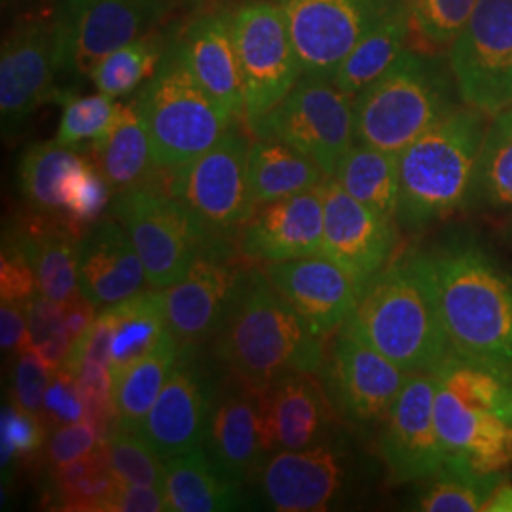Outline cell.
Listing matches in <instances>:
<instances>
[{
    "instance_id": "16",
    "label": "cell",
    "mask_w": 512,
    "mask_h": 512,
    "mask_svg": "<svg viewBox=\"0 0 512 512\" xmlns=\"http://www.w3.org/2000/svg\"><path fill=\"white\" fill-rule=\"evenodd\" d=\"M247 272L228 253L226 239L207 245L188 272L164 289L165 315L173 336L183 346L213 338Z\"/></svg>"
},
{
    "instance_id": "54",
    "label": "cell",
    "mask_w": 512,
    "mask_h": 512,
    "mask_svg": "<svg viewBox=\"0 0 512 512\" xmlns=\"http://www.w3.org/2000/svg\"><path fill=\"white\" fill-rule=\"evenodd\" d=\"M511 238H512V224H511Z\"/></svg>"
},
{
    "instance_id": "20",
    "label": "cell",
    "mask_w": 512,
    "mask_h": 512,
    "mask_svg": "<svg viewBox=\"0 0 512 512\" xmlns=\"http://www.w3.org/2000/svg\"><path fill=\"white\" fill-rule=\"evenodd\" d=\"M192 349L181 348L162 393L135 431L162 459L192 450L207 437L215 391Z\"/></svg>"
},
{
    "instance_id": "48",
    "label": "cell",
    "mask_w": 512,
    "mask_h": 512,
    "mask_svg": "<svg viewBox=\"0 0 512 512\" xmlns=\"http://www.w3.org/2000/svg\"><path fill=\"white\" fill-rule=\"evenodd\" d=\"M38 293L37 275L23 247L12 234L4 232L0 256V298L2 302L27 304Z\"/></svg>"
},
{
    "instance_id": "40",
    "label": "cell",
    "mask_w": 512,
    "mask_h": 512,
    "mask_svg": "<svg viewBox=\"0 0 512 512\" xmlns=\"http://www.w3.org/2000/svg\"><path fill=\"white\" fill-rule=\"evenodd\" d=\"M169 40L171 38L156 33L137 38L99 61L88 78L97 92L109 97L118 99L129 95L156 73Z\"/></svg>"
},
{
    "instance_id": "5",
    "label": "cell",
    "mask_w": 512,
    "mask_h": 512,
    "mask_svg": "<svg viewBox=\"0 0 512 512\" xmlns=\"http://www.w3.org/2000/svg\"><path fill=\"white\" fill-rule=\"evenodd\" d=\"M490 120L461 105L399 154V230L421 234L463 209Z\"/></svg>"
},
{
    "instance_id": "13",
    "label": "cell",
    "mask_w": 512,
    "mask_h": 512,
    "mask_svg": "<svg viewBox=\"0 0 512 512\" xmlns=\"http://www.w3.org/2000/svg\"><path fill=\"white\" fill-rule=\"evenodd\" d=\"M461 101L494 118L512 105V0H478L448 50Z\"/></svg>"
},
{
    "instance_id": "37",
    "label": "cell",
    "mask_w": 512,
    "mask_h": 512,
    "mask_svg": "<svg viewBox=\"0 0 512 512\" xmlns=\"http://www.w3.org/2000/svg\"><path fill=\"white\" fill-rule=\"evenodd\" d=\"M463 209L475 213L512 209V105L490 120Z\"/></svg>"
},
{
    "instance_id": "21",
    "label": "cell",
    "mask_w": 512,
    "mask_h": 512,
    "mask_svg": "<svg viewBox=\"0 0 512 512\" xmlns=\"http://www.w3.org/2000/svg\"><path fill=\"white\" fill-rule=\"evenodd\" d=\"M264 274L319 338L346 325L363 287L325 255L272 262Z\"/></svg>"
},
{
    "instance_id": "8",
    "label": "cell",
    "mask_w": 512,
    "mask_h": 512,
    "mask_svg": "<svg viewBox=\"0 0 512 512\" xmlns=\"http://www.w3.org/2000/svg\"><path fill=\"white\" fill-rule=\"evenodd\" d=\"M249 154L251 141L232 126L198 158L165 173L167 192L183 203L211 238L238 234L256 213Z\"/></svg>"
},
{
    "instance_id": "29",
    "label": "cell",
    "mask_w": 512,
    "mask_h": 512,
    "mask_svg": "<svg viewBox=\"0 0 512 512\" xmlns=\"http://www.w3.org/2000/svg\"><path fill=\"white\" fill-rule=\"evenodd\" d=\"M92 160L107 179L112 194L156 183L162 173L152 156L147 128L135 99L122 103L109 131L90 145Z\"/></svg>"
},
{
    "instance_id": "39",
    "label": "cell",
    "mask_w": 512,
    "mask_h": 512,
    "mask_svg": "<svg viewBox=\"0 0 512 512\" xmlns=\"http://www.w3.org/2000/svg\"><path fill=\"white\" fill-rule=\"evenodd\" d=\"M429 480L416 501L418 511L478 512L505 480V473H478L467 463L446 459L439 473Z\"/></svg>"
},
{
    "instance_id": "11",
    "label": "cell",
    "mask_w": 512,
    "mask_h": 512,
    "mask_svg": "<svg viewBox=\"0 0 512 512\" xmlns=\"http://www.w3.org/2000/svg\"><path fill=\"white\" fill-rule=\"evenodd\" d=\"M232 31L245 92L243 122L251 128L293 90L302 67L287 19L275 2L239 6L232 14Z\"/></svg>"
},
{
    "instance_id": "50",
    "label": "cell",
    "mask_w": 512,
    "mask_h": 512,
    "mask_svg": "<svg viewBox=\"0 0 512 512\" xmlns=\"http://www.w3.org/2000/svg\"><path fill=\"white\" fill-rule=\"evenodd\" d=\"M101 444L97 431L86 420L78 423L61 425L54 429L42 452L38 454V465L57 467L63 463H71L93 452Z\"/></svg>"
},
{
    "instance_id": "51",
    "label": "cell",
    "mask_w": 512,
    "mask_h": 512,
    "mask_svg": "<svg viewBox=\"0 0 512 512\" xmlns=\"http://www.w3.org/2000/svg\"><path fill=\"white\" fill-rule=\"evenodd\" d=\"M164 492L152 486L129 484L118 480V486L110 497L105 512H164Z\"/></svg>"
},
{
    "instance_id": "10",
    "label": "cell",
    "mask_w": 512,
    "mask_h": 512,
    "mask_svg": "<svg viewBox=\"0 0 512 512\" xmlns=\"http://www.w3.org/2000/svg\"><path fill=\"white\" fill-rule=\"evenodd\" d=\"M249 129L256 139H275L310 156L327 177L357 143L353 97L315 74H302L287 97Z\"/></svg>"
},
{
    "instance_id": "19",
    "label": "cell",
    "mask_w": 512,
    "mask_h": 512,
    "mask_svg": "<svg viewBox=\"0 0 512 512\" xmlns=\"http://www.w3.org/2000/svg\"><path fill=\"white\" fill-rule=\"evenodd\" d=\"M323 202L321 255L346 270L365 289L366 283L393 260L399 226L351 198L334 177L323 183Z\"/></svg>"
},
{
    "instance_id": "15",
    "label": "cell",
    "mask_w": 512,
    "mask_h": 512,
    "mask_svg": "<svg viewBox=\"0 0 512 512\" xmlns=\"http://www.w3.org/2000/svg\"><path fill=\"white\" fill-rule=\"evenodd\" d=\"M287 19L302 74L332 78L391 0H274Z\"/></svg>"
},
{
    "instance_id": "32",
    "label": "cell",
    "mask_w": 512,
    "mask_h": 512,
    "mask_svg": "<svg viewBox=\"0 0 512 512\" xmlns=\"http://www.w3.org/2000/svg\"><path fill=\"white\" fill-rule=\"evenodd\" d=\"M103 310L109 317L112 376L156 348L171 330L165 315L164 289L150 287Z\"/></svg>"
},
{
    "instance_id": "25",
    "label": "cell",
    "mask_w": 512,
    "mask_h": 512,
    "mask_svg": "<svg viewBox=\"0 0 512 512\" xmlns=\"http://www.w3.org/2000/svg\"><path fill=\"white\" fill-rule=\"evenodd\" d=\"M260 480L275 511H327L344 488V452L329 440L304 450H281L262 467Z\"/></svg>"
},
{
    "instance_id": "23",
    "label": "cell",
    "mask_w": 512,
    "mask_h": 512,
    "mask_svg": "<svg viewBox=\"0 0 512 512\" xmlns=\"http://www.w3.org/2000/svg\"><path fill=\"white\" fill-rule=\"evenodd\" d=\"M325 202L323 184L260 205L239 232V253L256 262H287L321 255Z\"/></svg>"
},
{
    "instance_id": "17",
    "label": "cell",
    "mask_w": 512,
    "mask_h": 512,
    "mask_svg": "<svg viewBox=\"0 0 512 512\" xmlns=\"http://www.w3.org/2000/svg\"><path fill=\"white\" fill-rule=\"evenodd\" d=\"M59 69L57 33L52 21H27L6 35L0 50V116L2 135L12 137L33 112L57 99Z\"/></svg>"
},
{
    "instance_id": "18",
    "label": "cell",
    "mask_w": 512,
    "mask_h": 512,
    "mask_svg": "<svg viewBox=\"0 0 512 512\" xmlns=\"http://www.w3.org/2000/svg\"><path fill=\"white\" fill-rule=\"evenodd\" d=\"M380 456L393 482L406 484L437 475L446 452L435 423V380L431 372L410 374L382 421Z\"/></svg>"
},
{
    "instance_id": "31",
    "label": "cell",
    "mask_w": 512,
    "mask_h": 512,
    "mask_svg": "<svg viewBox=\"0 0 512 512\" xmlns=\"http://www.w3.org/2000/svg\"><path fill=\"white\" fill-rule=\"evenodd\" d=\"M236 488L202 446L165 459L162 492L169 512L234 511L239 505Z\"/></svg>"
},
{
    "instance_id": "47",
    "label": "cell",
    "mask_w": 512,
    "mask_h": 512,
    "mask_svg": "<svg viewBox=\"0 0 512 512\" xmlns=\"http://www.w3.org/2000/svg\"><path fill=\"white\" fill-rule=\"evenodd\" d=\"M52 370L33 349L21 348L12 368L10 397L19 410L33 414L40 420L46 389L52 380Z\"/></svg>"
},
{
    "instance_id": "3",
    "label": "cell",
    "mask_w": 512,
    "mask_h": 512,
    "mask_svg": "<svg viewBox=\"0 0 512 512\" xmlns=\"http://www.w3.org/2000/svg\"><path fill=\"white\" fill-rule=\"evenodd\" d=\"M215 353L234 376L264 389L291 372L319 374L325 340L277 293L264 270H249L215 334Z\"/></svg>"
},
{
    "instance_id": "1",
    "label": "cell",
    "mask_w": 512,
    "mask_h": 512,
    "mask_svg": "<svg viewBox=\"0 0 512 512\" xmlns=\"http://www.w3.org/2000/svg\"><path fill=\"white\" fill-rule=\"evenodd\" d=\"M425 256L452 353L512 374L511 270L467 234Z\"/></svg>"
},
{
    "instance_id": "41",
    "label": "cell",
    "mask_w": 512,
    "mask_h": 512,
    "mask_svg": "<svg viewBox=\"0 0 512 512\" xmlns=\"http://www.w3.org/2000/svg\"><path fill=\"white\" fill-rule=\"evenodd\" d=\"M412 25L427 52L448 55L467 25L478 0H403Z\"/></svg>"
},
{
    "instance_id": "36",
    "label": "cell",
    "mask_w": 512,
    "mask_h": 512,
    "mask_svg": "<svg viewBox=\"0 0 512 512\" xmlns=\"http://www.w3.org/2000/svg\"><path fill=\"white\" fill-rule=\"evenodd\" d=\"M84 158L80 148L63 147L55 139L27 148L18 167L19 190L27 207L63 222V190Z\"/></svg>"
},
{
    "instance_id": "35",
    "label": "cell",
    "mask_w": 512,
    "mask_h": 512,
    "mask_svg": "<svg viewBox=\"0 0 512 512\" xmlns=\"http://www.w3.org/2000/svg\"><path fill=\"white\" fill-rule=\"evenodd\" d=\"M351 198L397 224L399 156L355 143L332 175Z\"/></svg>"
},
{
    "instance_id": "43",
    "label": "cell",
    "mask_w": 512,
    "mask_h": 512,
    "mask_svg": "<svg viewBox=\"0 0 512 512\" xmlns=\"http://www.w3.org/2000/svg\"><path fill=\"white\" fill-rule=\"evenodd\" d=\"M63 105V116L57 128L55 141L63 147L80 148L82 143L101 139L114 124L122 103L105 93H95L86 97H74L61 93L57 97Z\"/></svg>"
},
{
    "instance_id": "26",
    "label": "cell",
    "mask_w": 512,
    "mask_h": 512,
    "mask_svg": "<svg viewBox=\"0 0 512 512\" xmlns=\"http://www.w3.org/2000/svg\"><path fill=\"white\" fill-rule=\"evenodd\" d=\"M78 285L101 310L147 287L145 264L118 220L101 219L78 239Z\"/></svg>"
},
{
    "instance_id": "27",
    "label": "cell",
    "mask_w": 512,
    "mask_h": 512,
    "mask_svg": "<svg viewBox=\"0 0 512 512\" xmlns=\"http://www.w3.org/2000/svg\"><path fill=\"white\" fill-rule=\"evenodd\" d=\"M184 63L222 109L236 122L245 116V92L232 14H205L175 37Z\"/></svg>"
},
{
    "instance_id": "42",
    "label": "cell",
    "mask_w": 512,
    "mask_h": 512,
    "mask_svg": "<svg viewBox=\"0 0 512 512\" xmlns=\"http://www.w3.org/2000/svg\"><path fill=\"white\" fill-rule=\"evenodd\" d=\"M114 194L92 158H84L63 190V222L76 238L103 219Z\"/></svg>"
},
{
    "instance_id": "4",
    "label": "cell",
    "mask_w": 512,
    "mask_h": 512,
    "mask_svg": "<svg viewBox=\"0 0 512 512\" xmlns=\"http://www.w3.org/2000/svg\"><path fill=\"white\" fill-rule=\"evenodd\" d=\"M431 374L446 459L478 473H505L512 463V374L456 353Z\"/></svg>"
},
{
    "instance_id": "6",
    "label": "cell",
    "mask_w": 512,
    "mask_h": 512,
    "mask_svg": "<svg viewBox=\"0 0 512 512\" xmlns=\"http://www.w3.org/2000/svg\"><path fill=\"white\" fill-rule=\"evenodd\" d=\"M461 105L448 55L408 48L353 97L355 141L399 156Z\"/></svg>"
},
{
    "instance_id": "14",
    "label": "cell",
    "mask_w": 512,
    "mask_h": 512,
    "mask_svg": "<svg viewBox=\"0 0 512 512\" xmlns=\"http://www.w3.org/2000/svg\"><path fill=\"white\" fill-rule=\"evenodd\" d=\"M319 374L338 416L359 427L382 423L410 376L344 329L336 332Z\"/></svg>"
},
{
    "instance_id": "44",
    "label": "cell",
    "mask_w": 512,
    "mask_h": 512,
    "mask_svg": "<svg viewBox=\"0 0 512 512\" xmlns=\"http://www.w3.org/2000/svg\"><path fill=\"white\" fill-rule=\"evenodd\" d=\"M27 321L23 348L33 349L52 372L59 370L74 348L65 325L63 304L37 293L27 304Z\"/></svg>"
},
{
    "instance_id": "49",
    "label": "cell",
    "mask_w": 512,
    "mask_h": 512,
    "mask_svg": "<svg viewBox=\"0 0 512 512\" xmlns=\"http://www.w3.org/2000/svg\"><path fill=\"white\" fill-rule=\"evenodd\" d=\"M40 420L48 431L84 420V401L73 372L59 368L52 374Z\"/></svg>"
},
{
    "instance_id": "52",
    "label": "cell",
    "mask_w": 512,
    "mask_h": 512,
    "mask_svg": "<svg viewBox=\"0 0 512 512\" xmlns=\"http://www.w3.org/2000/svg\"><path fill=\"white\" fill-rule=\"evenodd\" d=\"M29 304V302H27ZM27 304L2 302L0 308V346L6 355H18L27 338Z\"/></svg>"
},
{
    "instance_id": "30",
    "label": "cell",
    "mask_w": 512,
    "mask_h": 512,
    "mask_svg": "<svg viewBox=\"0 0 512 512\" xmlns=\"http://www.w3.org/2000/svg\"><path fill=\"white\" fill-rule=\"evenodd\" d=\"M412 25L403 0H391L384 16L349 52L332 74V82L351 97L363 92L410 48Z\"/></svg>"
},
{
    "instance_id": "2",
    "label": "cell",
    "mask_w": 512,
    "mask_h": 512,
    "mask_svg": "<svg viewBox=\"0 0 512 512\" xmlns=\"http://www.w3.org/2000/svg\"><path fill=\"white\" fill-rule=\"evenodd\" d=\"M342 329L408 374L433 372L452 353L425 253L374 275Z\"/></svg>"
},
{
    "instance_id": "45",
    "label": "cell",
    "mask_w": 512,
    "mask_h": 512,
    "mask_svg": "<svg viewBox=\"0 0 512 512\" xmlns=\"http://www.w3.org/2000/svg\"><path fill=\"white\" fill-rule=\"evenodd\" d=\"M105 458L110 471L122 482L143 484L162 490L164 486V465L160 456L133 431L114 429L103 440Z\"/></svg>"
},
{
    "instance_id": "28",
    "label": "cell",
    "mask_w": 512,
    "mask_h": 512,
    "mask_svg": "<svg viewBox=\"0 0 512 512\" xmlns=\"http://www.w3.org/2000/svg\"><path fill=\"white\" fill-rule=\"evenodd\" d=\"M18 239L37 275L38 293L67 304L80 291L78 238L59 219L42 217L29 209L27 217L8 232Z\"/></svg>"
},
{
    "instance_id": "34",
    "label": "cell",
    "mask_w": 512,
    "mask_h": 512,
    "mask_svg": "<svg viewBox=\"0 0 512 512\" xmlns=\"http://www.w3.org/2000/svg\"><path fill=\"white\" fill-rule=\"evenodd\" d=\"M249 177L256 209L306 192L329 179L310 156L275 139H256L251 143Z\"/></svg>"
},
{
    "instance_id": "53",
    "label": "cell",
    "mask_w": 512,
    "mask_h": 512,
    "mask_svg": "<svg viewBox=\"0 0 512 512\" xmlns=\"http://www.w3.org/2000/svg\"><path fill=\"white\" fill-rule=\"evenodd\" d=\"M482 512H512V484L503 480L490 499L486 501Z\"/></svg>"
},
{
    "instance_id": "7",
    "label": "cell",
    "mask_w": 512,
    "mask_h": 512,
    "mask_svg": "<svg viewBox=\"0 0 512 512\" xmlns=\"http://www.w3.org/2000/svg\"><path fill=\"white\" fill-rule=\"evenodd\" d=\"M135 105L164 175L209 150L236 122L190 73L175 38Z\"/></svg>"
},
{
    "instance_id": "12",
    "label": "cell",
    "mask_w": 512,
    "mask_h": 512,
    "mask_svg": "<svg viewBox=\"0 0 512 512\" xmlns=\"http://www.w3.org/2000/svg\"><path fill=\"white\" fill-rule=\"evenodd\" d=\"M171 0H63L57 18L61 73L90 76L95 65L164 21Z\"/></svg>"
},
{
    "instance_id": "38",
    "label": "cell",
    "mask_w": 512,
    "mask_h": 512,
    "mask_svg": "<svg viewBox=\"0 0 512 512\" xmlns=\"http://www.w3.org/2000/svg\"><path fill=\"white\" fill-rule=\"evenodd\" d=\"M116 486L101 442L90 454L48 469L46 505L54 511L105 512Z\"/></svg>"
},
{
    "instance_id": "46",
    "label": "cell",
    "mask_w": 512,
    "mask_h": 512,
    "mask_svg": "<svg viewBox=\"0 0 512 512\" xmlns=\"http://www.w3.org/2000/svg\"><path fill=\"white\" fill-rule=\"evenodd\" d=\"M48 437V427L37 416L19 410L14 403L2 406L0 459L2 473H10L16 461L37 459Z\"/></svg>"
},
{
    "instance_id": "33",
    "label": "cell",
    "mask_w": 512,
    "mask_h": 512,
    "mask_svg": "<svg viewBox=\"0 0 512 512\" xmlns=\"http://www.w3.org/2000/svg\"><path fill=\"white\" fill-rule=\"evenodd\" d=\"M183 344L169 330L156 348L112 376V399L118 414V429L137 431L148 410L156 403L179 359Z\"/></svg>"
},
{
    "instance_id": "22",
    "label": "cell",
    "mask_w": 512,
    "mask_h": 512,
    "mask_svg": "<svg viewBox=\"0 0 512 512\" xmlns=\"http://www.w3.org/2000/svg\"><path fill=\"white\" fill-rule=\"evenodd\" d=\"M336 408L323 380L310 372H291L262 389L264 454L304 450L327 442Z\"/></svg>"
},
{
    "instance_id": "24",
    "label": "cell",
    "mask_w": 512,
    "mask_h": 512,
    "mask_svg": "<svg viewBox=\"0 0 512 512\" xmlns=\"http://www.w3.org/2000/svg\"><path fill=\"white\" fill-rule=\"evenodd\" d=\"M209 458L232 484L255 475L262 446V389L230 376L215 393L209 429Z\"/></svg>"
},
{
    "instance_id": "9",
    "label": "cell",
    "mask_w": 512,
    "mask_h": 512,
    "mask_svg": "<svg viewBox=\"0 0 512 512\" xmlns=\"http://www.w3.org/2000/svg\"><path fill=\"white\" fill-rule=\"evenodd\" d=\"M110 215L118 220L147 270L148 285L167 289L183 277L211 238L202 224L164 184H147L114 194Z\"/></svg>"
}]
</instances>
